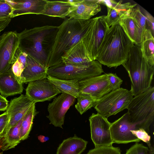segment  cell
I'll return each instance as SVG.
<instances>
[{"label": "cell", "instance_id": "obj_1", "mask_svg": "<svg viewBox=\"0 0 154 154\" xmlns=\"http://www.w3.org/2000/svg\"><path fill=\"white\" fill-rule=\"evenodd\" d=\"M58 29V26L49 25L25 29L18 33L19 47L47 69L48 57Z\"/></svg>", "mask_w": 154, "mask_h": 154}, {"label": "cell", "instance_id": "obj_2", "mask_svg": "<svg viewBox=\"0 0 154 154\" xmlns=\"http://www.w3.org/2000/svg\"><path fill=\"white\" fill-rule=\"evenodd\" d=\"M91 20V19L85 20L69 18L58 26L54 43L48 57V69L62 63V58L81 41Z\"/></svg>", "mask_w": 154, "mask_h": 154}, {"label": "cell", "instance_id": "obj_3", "mask_svg": "<svg viewBox=\"0 0 154 154\" xmlns=\"http://www.w3.org/2000/svg\"><path fill=\"white\" fill-rule=\"evenodd\" d=\"M134 44L119 23L113 25L108 29L96 60L109 68H116L126 61Z\"/></svg>", "mask_w": 154, "mask_h": 154}, {"label": "cell", "instance_id": "obj_4", "mask_svg": "<svg viewBox=\"0 0 154 154\" xmlns=\"http://www.w3.org/2000/svg\"><path fill=\"white\" fill-rule=\"evenodd\" d=\"M122 65L130 78L131 89L133 96L144 92L151 86L154 66L143 57L140 45L134 44L130 50L126 61Z\"/></svg>", "mask_w": 154, "mask_h": 154}, {"label": "cell", "instance_id": "obj_5", "mask_svg": "<svg viewBox=\"0 0 154 154\" xmlns=\"http://www.w3.org/2000/svg\"><path fill=\"white\" fill-rule=\"evenodd\" d=\"M127 109L131 121L140 125L148 133L154 121V87L133 97Z\"/></svg>", "mask_w": 154, "mask_h": 154}, {"label": "cell", "instance_id": "obj_6", "mask_svg": "<svg viewBox=\"0 0 154 154\" xmlns=\"http://www.w3.org/2000/svg\"><path fill=\"white\" fill-rule=\"evenodd\" d=\"M104 72L102 65L97 60L89 65L78 66L63 62L48 68V75L64 80L75 79L78 81L101 75Z\"/></svg>", "mask_w": 154, "mask_h": 154}, {"label": "cell", "instance_id": "obj_7", "mask_svg": "<svg viewBox=\"0 0 154 154\" xmlns=\"http://www.w3.org/2000/svg\"><path fill=\"white\" fill-rule=\"evenodd\" d=\"M133 97L131 89L120 88L97 100L94 107L97 113L107 118L127 109Z\"/></svg>", "mask_w": 154, "mask_h": 154}, {"label": "cell", "instance_id": "obj_8", "mask_svg": "<svg viewBox=\"0 0 154 154\" xmlns=\"http://www.w3.org/2000/svg\"><path fill=\"white\" fill-rule=\"evenodd\" d=\"M105 17L102 15L92 18L81 40L86 54L91 61L96 60L99 48L109 28Z\"/></svg>", "mask_w": 154, "mask_h": 154}, {"label": "cell", "instance_id": "obj_9", "mask_svg": "<svg viewBox=\"0 0 154 154\" xmlns=\"http://www.w3.org/2000/svg\"><path fill=\"white\" fill-rule=\"evenodd\" d=\"M140 129L143 128L139 124L131 122L128 113H126L111 123L110 131L113 143H127L140 142V140L133 135L131 131Z\"/></svg>", "mask_w": 154, "mask_h": 154}, {"label": "cell", "instance_id": "obj_10", "mask_svg": "<svg viewBox=\"0 0 154 154\" xmlns=\"http://www.w3.org/2000/svg\"><path fill=\"white\" fill-rule=\"evenodd\" d=\"M89 120L91 138L95 147L112 145L113 143L110 131L111 123L107 118L98 113H93Z\"/></svg>", "mask_w": 154, "mask_h": 154}, {"label": "cell", "instance_id": "obj_11", "mask_svg": "<svg viewBox=\"0 0 154 154\" xmlns=\"http://www.w3.org/2000/svg\"><path fill=\"white\" fill-rule=\"evenodd\" d=\"M18 47V33L16 31L6 32L0 36V74L11 68Z\"/></svg>", "mask_w": 154, "mask_h": 154}, {"label": "cell", "instance_id": "obj_12", "mask_svg": "<svg viewBox=\"0 0 154 154\" xmlns=\"http://www.w3.org/2000/svg\"><path fill=\"white\" fill-rule=\"evenodd\" d=\"M75 98L70 95L61 93L49 104L48 107V115L47 116L50 124L55 127L63 128L66 113L75 102Z\"/></svg>", "mask_w": 154, "mask_h": 154}, {"label": "cell", "instance_id": "obj_13", "mask_svg": "<svg viewBox=\"0 0 154 154\" xmlns=\"http://www.w3.org/2000/svg\"><path fill=\"white\" fill-rule=\"evenodd\" d=\"M61 93L47 78L29 82L26 90V95L35 103L50 100Z\"/></svg>", "mask_w": 154, "mask_h": 154}, {"label": "cell", "instance_id": "obj_14", "mask_svg": "<svg viewBox=\"0 0 154 154\" xmlns=\"http://www.w3.org/2000/svg\"><path fill=\"white\" fill-rule=\"evenodd\" d=\"M79 82L80 93L89 94L97 100L112 90L107 73L82 79Z\"/></svg>", "mask_w": 154, "mask_h": 154}, {"label": "cell", "instance_id": "obj_15", "mask_svg": "<svg viewBox=\"0 0 154 154\" xmlns=\"http://www.w3.org/2000/svg\"><path fill=\"white\" fill-rule=\"evenodd\" d=\"M35 103L25 95L12 99L6 110L10 116V120L2 135L5 136L11 127L16 125L24 117L32 105Z\"/></svg>", "mask_w": 154, "mask_h": 154}, {"label": "cell", "instance_id": "obj_16", "mask_svg": "<svg viewBox=\"0 0 154 154\" xmlns=\"http://www.w3.org/2000/svg\"><path fill=\"white\" fill-rule=\"evenodd\" d=\"M122 1L117 2L115 0H100V4H105L107 9V15L105 18L108 26L118 24L122 19L129 15L136 4L129 2L122 3Z\"/></svg>", "mask_w": 154, "mask_h": 154}, {"label": "cell", "instance_id": "obj_17", "mask_svg": "<svg viewBox=\"0 0 154 154\" xmlns=\"http://www.w3.org/2000/svg\"><path fill=\"white\" fill-rule=\"evenodd\" d=\"M67 16L76 19L88 20L100 12L101 8L99 0H74Z\"/></svg>", "mask_w": 154, "mask_h": 154}, {"label": "cell", "instance_id": "obj_18", "mask_svg": "<svg viewBox=\"0 0 154 154\" xmlns=\"http://www.w3.org/2000/svg\"><path fill=\"white\" fill-rule=\"evenodd\" d=\"M13 10L11 18L27 14H42L46 3V0H8Z\"/></svg>", "mask_w": 154, "mask_h": 154}, {"label": "cell", "instance_id": "obj_19", "mask_svg": "<svg viewBox=\"0 0 154 154\" xmlns=\"http://www.w3.org/2000/svg\"><path fill=\"white\" fill-rule=\"evenodd\" d=\"M23 83L20 78L16 76L11 68L7 71L0 74V93L7 97L21 94L23 90Z\"/></svg>", "mask_w": 154, "mask_h": 154}, {"label": "cell", "instance_id": "obj_20", "mask_svg": "<svg viewBox=\"0 0 154 154\" xmlns=\"http://www.w3.org/2000/svg\"><path fill=\"white\" fill-rule=\"evenodd\" d=\"M47 70L28 55L26 65L21 76V81L24 83L47 78Z\"/></svg>", "mask_w": 154, "mask_h": 154}, {"label": "cell", "instance_id": "obj_21", "mask_svg": "<svg viewBox=\"0 0 154 154\" xmlns=\"http://www.w3.org/2000/svg\"><path fill=\"white\" fill-rule=\"evenodd\" d=\"M62 61L66 64L78 66L88 65L92 61L87 57L82 41L70 50Z\"/></svg>", "mask_w": 154, "mask_h": 154}, {"label": "cell", "instance_id": "obj_22", "mask_svg": "<svg viewBox=\"0 0 154 154\" xmlns=\"http://www.w3.org/2000/svg\"><path fill=\"white\" fill-rule=\"evenodd\" d=\"M87 143L88 141L75 134L63 140L58 147L56 154H81Z\"/></svg>", "mask_w": 154, "mask_h": 154}, {"label": "cell", "instance_id": "obj_23", "mask_svg": "<svg viewBox=\"0 0 154 154\" xmlns=\"http://www.w3.org/2000/svg\"><path fill=\"white\" fill-rule=\"evenodd\" d=\"M46 3L42 14L48 16L64 18L67 16L73 6L70 0L49 1Z\"/></svg>", "mask_w": 154, "mask_h": 154}, {"label": "cell", "instance_id": "obj_24", "mask_svg": "<svg viewBox=\"0 0 154 154\" xmlns=\"http://www.w3.org/2000/svg\"><path fill=\"white\" fill-rule=\"evenodd\" d=\"M47 78L61 93L70 95L76 98L80 93L79 81L77 80L62 79L48 75Z\"/></svg>", "mask_w": 154, "mask_h": 154}, {"label": "cell", "instance_id": "obj_25", "mask_svg": "<svg viewBox=\"0 0 154 154\" xmlns=\"http://www.w3.org/2000/svg\"><path fill=\"white\" fill-rule=\"evenodd\" d=\"M134 44L140 45L142 37L139 27L130 14L120 20L118 23Z\"/></svg>", "mask_w": 154, "mask_h": 154}, {"label": "cell", "instance_id": "obj_26", "mask_svg": "<svg viewBox=\"0 0 154 154\" xmlns=\"http://www.w3.org/2000/svg\"><path fill=\"white\" fill-rule=\"evenodd\" d=\"M143 57L151 66H154V37L151 31L146 29L140 44Z\"/></svg>", "mask_w": 154, "mask_h": 154}, {"label": "cell", "instance_id": "obj_27", "mask_svg": "<svg viewBox=\"0 0 154 154\" xmlns=\"http://www.w3.org/2000/svg\"><path fill=\"white\" fill-rule=\"evenodd\" d=\"M23 119L11 128L5 136L0 138V149L3 151L14 148L20 142V128Z\"/></svg>", "mask_w": 154, "mask_h": 154}, {"label": "cell", "instance_id": "obj_28", "mask_svg": "<svg viewBox=\"0 0 154 154\" xmlns=\"http://www.w3.org/2000/svg\"><path fill=\"white\" fill-rule=\"evenodd\" d=\"M37 113L35 107V103L33 104L26 112L23 118L20 128V140L27 139L31 130L33 120Z\"/></svg>", "mask_w": 154, "mask_h": 154}, {"label": "cell", "instance_id": "obj_29", "mask_svg": "<svg viewBox=\"0 0 154 154\" xmlns=\"http://www.w3.org/2000/svg\"><path fill=\"white\" fill-rule=\"evenodd\" d=\"M75 108L81 115L96 105L97 100L89 94L80 93L77 97Z\"/></svg>", "mask_w": 154, "mask_h": 154}, {"label": "cell", "instance_id": "obj_30", "mask_svg": "<svg viewBox=\"0 0 154 154\" xmlns=\"http://www.w3.org/2000/svg\"><path fill=\"white\" fill-rule=\"evenodd\" d=\"M130 15L136 22L142 35L146 29V18L141 12L140 8L137 6L133 8L131 12Z\"/></svg>", "mask_w": 154, "mask_h": 154}, {"label": "cell", "instance_id": "obj_31", "mask_svg": "<svg viewBox=\"0 0 154 154\" xmlns=\"http://www.w3.org/2000/svg\"><path fill=\"white\" fill-rule=\"evenodd\" d=\"M148 147L137 143L127 150L125 154H154L153 148L151 145Z\"/></svg>", "mask_w": 154, "mask_h": 154}, {"label": "cell", "instance_id": "obj_32", "mask_svg": "<svg viewBox=\"0 0 154 154\" xmlns=\"http://www.w3.org/2000/svg\"><path fill=\"white\" fill-rule=\"evenodd\" d=\"M86 154H122L120 148L112 145L95 147Z\"/></svg>", "mask_w": 154, "mask_h": 154}, {"label": "cell", "instance_id": "obj_33", "mask_svg": "<svg viewBox=\"0 0 154 154\" xmlns=\"http://www.w3.org/2000/svg\"><path fill=\"white\" fill-rule=\"evenodd\" d=\"M12 10V7L8 0H0V17L10 18Z\"/></svg>", "mask_w": 154, "mask_h": 154}, {"label": "cell", "instance_id": "obj_34", "mask_svg": "<svg viewBox=\"0 0 154 154\" xmlns=\"http://www.w3.org/2000/svg\"><path fill=\"white\" fill-rule=\"evenodd\" d=\"M131 132L133 135L140 140H141L147 143L148 145L150 144V136L144 129H140L135 130L131 131Z\"/></svg>", "mask_w": 154, "mask_h": 154}, {"label": "cell", "instance_id": "obj_35", "mask_svg": "<svg viewBox=\"0 0 154 154\" xmlns=\"http://www.w3.org/2000/svg\"><path fill=\"white\" fill-rule=\"evenodd\" d=\"M112 90L115 91L120 88L123 80L116 73H107Z\"/></svg>", "mask_w": 154, "mask_h": 154}, {"label": "cell", "instance_id": "obj_36", "mask_svg": "<svg viewBox=\"0 0 154 154\" xmlns=\"http://www.w3.org/2000/svg\"><path fill=\"white\" fill-rule=\"evenodd\" d=\"M24 68L23 64L17 60H13V63L11 67L14 75L21 79V76Z\"/></svg>", "mask_w": 154, "mask_h": 154}, {"label": "cell", "instance_id": "obj_37", "mask_svg": "<svg viewBox=\"0 0 154 154\" xmlns=\"http://www.w3.org/2000/svg\"><path fill=\"white\" fill-rule=\"evenodd\" d=\"M143 14L146 18V29L150 30L154 36V18L151 14L145 10H144Z\"/></svg>", "mask_w": 154, "mask_h": 154}, {"label": "cell", "instance_id": "obj_38", "mask_svg": "<svg viewBox=\"0 0 154 154\" xmlns=\"http://www.w3.org/2000/svg\"><path fill=\"white\" fill-rule=\"evenodd\" d=\"M10 116L6 111L0 115V138L10 120Z\"/></svg>", "mask_w": 154, "mask_h": 154}, {"label": "cell", "instance_id": "obj_39", "mask_svg": "<svg viewBox=\"0 0 154 154\" xmlns=\"http://www.w3.org/2000/svg\"><path fill=\"white\" fill-rule=\"evenodd\" d=\"M10 17H0V34L8 25L11 20Z\"/></svg>", "mask_w": 154, "mask_h": 154}, {"label": "cell", "instance_id": "obj_40", "mask_svg": "<svg viewBox=\"0 0 154 154\" xmlns=\"http://www.w3.org/2000/svg\"><path fill=\"white\" fill-rule=\"evenodd\" d=\"M9 105L8 101L0 94V111H6Z\"/></svg>", "mask_w": 154, "mask_h": 154}, {"label": "cell", "instance_id": "obj_41", "mask_svg": "<svg viewBox=\"0 0 154 154\" xmlns=\"http://www.w3.org/2000/svg\"><path fill=\"white\" fill-rule=\"evenodd\" d=\"M38 138L39 141L42 143L48 141L49 139L48 137H46L42 135H39Z\"/></svg>", "mask_w": 154, "mask_h": 154}, {"label": "cell", "instance_id": "obj_42", "mask_svg": "<svg viewBox=\"0 0 154 154\" xmlns=\"http://www.w3.org/2000/svg\"><path fill=\"white\" fill-rule=\"evenodd\" d=\"M0 154H3V152H0Z\"/></svg>", "mask_w": 154, "mask_h": 154}]
</instances>
